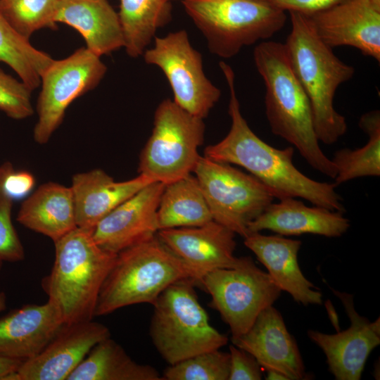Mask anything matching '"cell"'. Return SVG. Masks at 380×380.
<instances>
[{
    "label": "cell",
    "mask_w": 380,
    "mask_h": 380,
    "mask_svg": "<svg viewBox=\"0 0 380 380\" xmlns=\"http://www.w3.org/2000/svg\"><path fill=\"white\" fill-rule=\"evenodd\" d=\"M199 284L210 295V305L229 326L231 338L245 334L281 292L269 274L249 256L241 257L236 267L208 273Z\"/></svg>",
    "instance_id": "obj_10"
},
{
    "label": "cell",
    "mask_w": 380,
    "mask_h": 380,
    "mask_svg": "<svg viewBox=\"0 0 380 380\" xmlns=\"http://www.w3.org/2000/svg\"><path fill=\"white\" fill-rule=\"evenodd\" d=\"M64 324L51 301L27 304L0 317V355L25 360L38 355Z\"/></svg>",
    "instance_id": "obj_19"
},
{
    "label": "cell",
    "mask_w": 380,
    "mask_h": 380,
    "mask_svg": "<svg viewBox=\"0 0 380 380\" xmlns=\"http://www.w3.org/2000/svg\"><path fill=\"white\" fill-rule=\"evenodd\" d=\"M289 15L291 28L284 43L289 59L309 99L317 138L331 145L347 131L345 117L334 107V95L353 77L355 69L318 37L307 15L297 12Z\"/></svg>",
    "instance_id": "obj_3"
},
{
    "label": "cell",
    "mask_w": 380,
    "mask_h": 380,
    "mask_svg": "<svg viewBox=\"0 0 380 380\" xmlns=\"http://www.w3.org/2000/svg\"><path fill=\"white\" fill-rule=\"evenodd\" d=\"M165 185L148 184L102 218L92 229L96 243L118 254L156 236L157 210Z\"/></svg>",
    "instance_id": "obj_17"
},
{
    "label": "cell",
    "mask_w": 380,
    "mask_h": 380,
    "mask_svg": "<svg viewBox=\"0 0 380 380\" xmlns=\"http://www.w3.org/2000/svg\"><path fill=\"white\" fill-rule=\"evenodd\" d=\"M182 4L210 53L222 58L272 37L286 20V12L260 0H182Z\"/></svg>",
    "instance_id": "obj_7"
},
{
    "label": "cell",
    "mask_w": 380,
    "mask_h": 380,
    "mask_svg": "<svg viewBox=\"0 0 380 380\" xmlns=\"http://www.w3.org/2000/svg\"><path fill=\"white\" fill-rule=\"evenodd\" d=\"M331 289L341 300L350 326L334 334L310 329L308 336L324 353L336 380H360L369 354L380 344L379 317L369 322L355 310L353 295Z\"/></svg>",
    "instance_id": "obj_14"
},
{
    "label": "cell",
    "mask_w": 380,
    "mask_h": 380,
    "mask_svg": "<svg viewBox=\"0 0 380 380\" xmlns=\"http://www.w3.org/2000/svg\"><path fill=\"white\" fill-rule=\"evenodd\" d=\"M157 236L184 265L196 284L208 273L239 265L236 234L212 220L203 225L158 230Z\"/></svg>",
    "instance_id": "obj_15"
},
{
    "label": "cell",
    "mask_w": 380,
    "mask_h": 380,
    "mask_svg": "<svg viewBox=\"0 0 380 380\" xmlns=\"http://www.w3.org/2000/svg\"><path fill=\"white\" fill-rule=\"evenodd\" d=\"M169 1H171L172 0H169Z\"/></svg>",
    "instance_id": "obj_41"
},
{
    "label": "cell",
    "mask_w": 380,
    "mask_h": 380,
    "mask_svg": "<svg viewBox=\"0 0 380 380\" xmlns=\"http://www.w3.org/2000/svg\"><path fill=\"white\" fill-rule=\"evenodd\" d=\"M284 12L310 15L327 8L339 0H260Z\"/></svg>",
    "instance_id": "obj_35"
},
{
    "label": "cell",
    "mask_w": 380,
    "mask_h": 380,
    "mask_svg": "<svg viewBox=\"0 0 380 380\" xmlns=\"http://www.w3.org/2000/svg\"><path fill=\"white\" fill-rule=\"evenodd\" d=\"M231 341L251 353L266 372H278L289 380L310 379L296 339L273 305L263 310L245 334Z\"/></svg>",
    "instance_id": "obj_18"
},
{
    "label": "cell",
    "mask_w": 380,
    "mask_h": 380,
    "mask_svg": "<svg viewBox=\"0 0 380 380\" xmlns=\"http://www.w3.org/2000/svg\"><path fill=\"white\" fill-rule=\"evenodd\" d=\"M32 91L21 80L18 81L0 68V110L14 120L32 116Z\"/></svg>",
    "instance_id": "obj_33"
},
{
    "label": "cell",
    "mask_w": 380,
    "mask_h": 380,
    "mask_svg": "<svg viewBox=\"0 0 380 380\" xmlns=\"http://www.w3.org/2000/svg\"><path fill=\"white\" fill-rule=\"evenodd\" d=\"M67 380H163L149 365L133 360L110 337L95 345Z\"/></svg>",
    "instance_id": "obj_25"
},
{
    "label": "cell",
    "mask_w": 380,
    "mask_h": 380,
    "mask_svg": "<svg viewBox=\"0 0 380 380\" xmlns=\"http://www.w3.org/2000/svg\"><path fill=\"white\" fill-rule=\"evenodd\" d=\"M142 56L164 73L177 105L202 119L208 115L221 91L205 75L202 55L192 46L186 30L156 36L153 46Z\"/></svg>",
    "instance_id": "obj_11"
},
{
    "label": "cell",
    "mask_w": 380,
    "mask_h": 380,
    "mask_svg": "<svg viewBox=\"0 0 380 380\" xmlns=\"http://www.w3.org/2000/svg\"><path fill=\"white\" fill-rule=\"evenodd\" d=\"M55 260L42 287L64 324L92 320L101 286L117 254L99 246L92 229L76 227L54 241Z\"/></svg>",
    "instance_id": "obj_4"
},
{
    "label": "cell",
    "mask_w": 380,
    "mask_h": 380,
    "mask_svg": "<svg viewBox=\"0 0 380 380\" xmlns=\"http://www.w3.org/2000/svg\"><path fill=\"white\" fill-rule=\"evenodd\" d=\"M229 353L220 349L203 352L169 365L163 380H228Z\"/></svg>",
    "instance_id": "obj_31"
},
{
    "label": "cell",
    "mask_w": 380,
    "mask_h": 380,
    "mask_svg": "<svg viewBox=\"0 0 380 380\" xmlns=\"http://www.w3.org/2000/svg\"><path fill=\"white\" fill-rule=\"evenodd\" d=\"M56 22L78 31L86 47L99 56L125 46L118 13L108 0H58Z\"/></svg>",
    "instance_id": "obj_23"
},
{
    "label": "cell",
    "mask_w": 380,
    "mask_h": 380,
    "mask_svg": "<svg viewBox=\"0 0 380 380\" xmlns=\"http://www.w3.org/2000/svg\"><path fill=\"white\" fill-rule=\"evenodd\" d=\"M35 184L33 175L27 171L13 170L6 179V188L9 194L15 198H20L27 195Z\"/></svg>",
    "instance_id": "obj_36"
},
{
    "label": "cell",
    "mask_w": 380,
    "mask_h": 380,
    "mask_svg": "<svg viewBox=\"0 0 380 380\" xmlns=\"http://www.w3.org/2000/svg\"><path fill=\"white\" fill-rule=\"evenodd\" d=\"M307 16L331 48L349 46L380 61V0H339Z\"/></svg>",
    "instance_id": "obj_13"
},
{
    "label": "cell",
    "mask_w": 380,
    "mask_h": 380,
    "mask_svg": "<svg viewBox=\"0 0 380 380\" xmlns=\"http://www.w3.org/2000/svg\"><path fill=\"white\" fill-rule=\"evenodd\" d=\"M203 119L165 99L154 113L152 133L143 148L139 172L152 182L167 184L191 175L204 141Z\"/></svg>",
    "instance_id": "obj_8"
},
{
    "label": "cell",
    "mask_w": 380,
    "mask_h": 380,
    "mask_svg": "<svg viewBox=\"0 0 380 380\" xmlns=\"http://www.w3.org/2000/svg\"><path fill=\"white\" fill-rule=\"evenodd\" d=\"M16 220L53 242L77 227L73 194L56 182L40 185L21 203Z\"/></svg>",
    "instance_id": "obj_24"
},
{
    "label": "cell",
    "mask_w": 380,
    "mask_h": 380,
    "mask_svg": "<svg viewBox=\"0 0 380 380\" xmlns=\"http://www.w3.org/2000/svg\"><path fill=\"white\" fill-rule=\"evenodd\" d=\"M186 278L191 279L187 268L156 235L117 254L100 290L94 317L131 305H153L167 286Z\"/></svg>",
    "instance_id": "obj_5"
},
{
    "label": "cell",
    "mask_w": 380,
    "mask_h": 380,
    "mask_svg": "<svg viewBox=\"0 0 380 380\" xmlns=\"http://www.w3.org/2000/svg\"><path fill=\"white\" fill-rule=\"evenodd\" d=\"M360 127L369 139L362 147L336 151L331 159L336 169V186L363 177L380 175V112L375 110L362 115Z\"/></svg>",
    "instance_id": "obj_28"
},
{
    "label": "cell",
    "mask_w": 380,
    "mask_h": 380,
    "mask_svg": "<svg viewBox=\"0 0 380 380\" xmlns=\"http://www.w3.org/2000/svg\"><path fill=\"white\" fill-rule=\"evenodd\" d=\"M190 279L167 286L153 306L149 334L158 353L169 365L197 354L220 349L228 337L209 322Z\"/></svg>",
    "instance_id": "obj_6"
},
{
    "label": "cell",
    "mask_w": 380,
    "mask_h": 380,
    "mask_svg": "<svg viewBox=\"0 0 380 380\" xmlns=\"http://www.w3.org/2000/svg\"><path fill=\"white\" fill-rule=\"evenodd\" d=\"M2 265H3V262L0 261V274H1V269H2Z\"/></svg>",
    "instance_id": "obj_40"
},
{
    "label": "cell",
    "mask_w": 380,
    "mask_h": 380,
    "mask_svg": "<svg viewBox=\"0 0 380 380\" xmlns=\"http://www.w3.org/2000/svg\"><path fill=\"white\" fill-rule=\"evenodd\" d=\"M58 0H0V13L23 37L42 28L55 29Z\"/></svg>",
    "instance_id": "obj_30"
},
{
    "label": "cell",
    "mask_w": 380,
    "mask_h": 380,
    "mask_svg": "<svg viewBox=\"0 0 380 380\" xmlns=\"http://www.w3.org/2000/svg\"><path fill=\"white\" fill-rule=\"evenodd\" d=\"M23 361L0 355V380H6L10 374L15 372Z\"/></svg>",
    "instance_id": "obj_37"
},
{
    "label": "cell",
    "mask_w": 380,
    "mask_h": 380,
    "mask_svg": "<svg viewBox=\"0 0 380 380\" xmlns=\"http://www.w3.org/2000/svg\"><path fill=\"white\" fill-rule=\"evenodd\" d=\"M343 213L323 207L307 206L296 198L270 203L248 227L249 233L270 230L281 236L312 234L339 237L350 227Z\"/></svg>",
    "instance_id": "obj_21"
},
{
    "label": "cell",
    "mask_w": 380,
    "mask_h": 380,
    "mask_svg": "<svg viewBox=\"0 0 380 380\" xmlns=\"http://www.w3.org/2000/svg\"><path fill=\"white\" fill-rule=\"evenodd\" d=\"M118 13L127 53L142 56L153 41L157 30L172 18L169 0H119Z\"/></svg>",
    "instance_id": "obj_27"
},
{
    "label": "cell",
    "mask_w": 380,
    "mask_h": 380,
    "mask_svg": "<svg viewBox=\"0 0 380 380\" xmlns=\"http://www.w3.org/2000/svg\"><path fill=\"white\" fill-rule=\"evenodd\" d=\"M6 308V296L4 292H0V312Z\"/></svg>",
    "instance_id": "obj_39"
},
{
    "label": "cell",
    "mask_w": 380,
    "mask_h": 380,
    "mask_svg": "<svg viewBox=\"0 0 380 380\" xmlns=\"http://www.w3.org/2000/svg\"><path fill=\"white\" fill-rule=\"evenodd\" d=\"M230 367L228 380H260L263 369L248 352L229 346Z\"/></svg>",
    "instance_id": "obj_34"
},
{
    "label": "cell",
    "mask_w": 380,
    "mask_h": 380,
    "mask_svg": "<svg viewBox=\"0 0 380 380\" xmlns=\"http://www.w3.org/2000/svg\"><path fill=\"white\" fill-rule=\"evenodd\" d=\"M53 60L34 48L0 13V62L10 66L31 91L39 87L42 75Z\"/></svg>",
    "instance_id": "obj_29"
},
{
    "label": "cell",
    "mask_w": 380,
    "mask_h": 380,
    "mask_svg": "<svg viewBox=\"0 0 380 380\" xmlns=\"http://www.w3.org/2000/svg\"><path fill=\"white\" fill-rule=\"evenodd\" d=\"M267 380H289V379L281 373H279L276 371L269 370L267 371Z\"/></svg>",
    "instance_id": "obj_38"
},
{
    "label": "cell",
    "mask_w": 380,
    "mask_h": 380,
    "mask_svg": "<svg viewBox=\"0 0 380 380\" xmlns=\"http://www.w3.org/2000/svg\"><path fill=\"white\" fill-rule=\"evenodd\" d=\"M219 65L229 90L228 112L232 123L229 132L220 141L205 147L203 156L245 168L270 188L279 200L300 198L314 205L343 213L342 198L336 191L334 183L307 177L293 165V147L274 148L252 131L240 110L232 68L224 61Z\"/></svg>",
    "instance_id": "obj_1"
},
{
    "label": "cell",
    "mask_w": 380,
    "mask_h": 380,
    "mask_svg": "<svg viewBox=\"0 0 380 380\" xmlns=\"http://www.w3.org/2000/svg\"><path fill=\"white\" fill-rule=\"evenodd\" d=\"M14 170L11 163L0 165V261L19 262L25 258L23 246L11 220L13 197L6 188V179Z\"/></svg>",
    "instance_id": "obj_32"
},
{
    "label": "cell",
    "mask_w": 380,
    "mask_h": 380,
    "mask_svg": "<svg viewBox=\"0 0 380 380\" xmlns=\"http://www.w3.org/2000/svg\"><path fill=\"white\" fill-rule=\"evenodd\" d=\"M301 241L281 235H263L253 232L244 238L250 249L267 270V273L282 291L289 293L298 303L321 305L322 294L302 273L298 262Z\"/></svg>",
    "instance_id": "obj_20"
},
{
    "label": "cell",
    "mask_w": 380,
    "mask_h": 380,
    "mask_svg": "<svg viewBox=\"0 0 380 380\" xmlns=\"http://www.w3.org/2000/svg\"><path fill=\"white\" fill-rule=\"evenodd\" d=\"M253 60L265 86V114L272 132L293 145L313 169L334 179L336 167L319 146L309 99L293 70L284 43H259Z\"/></svg>",
    "instance_id": "obj_2"
},
{
    "label": "cell",
    "mask_w": 380,
    "mask_h": 380,
    "mask_svg": "<svg viewBox=\"0 0 380 380\" xmlns=\"http://www.w3.org/2000/svg\"><path fill=\"white\" fill-rule=\"evenodd\" d=\"M100 57L81 47L65 58L53 60L44 72L37 103L38 119L33 131L37 143H47L62 123L70 104L94 89L103 78L107 68Z\"/></svg>",
    "instance_id": "obj_12"
},
{
    "label": "cell",
    "mask_w": 380,
    "mask_h": 380,
    "mask_svg": "<svg viewBox=\"0 0 380 380\" xmlns=\"http://www.w3.org/2000/svg\"><path fill=\"white\" fill-rule=\"evenodd\" d=\"M151 182H154L141 174L129 180L116 182L98 168L75 174L70 188L77 227L93 229L110 211Z\"/></svg>",
    "instance_id": "obj_22"
},
{
    "label": "cell",
    "mask_w": 380,
    "mask_h": 380,
    "mask_svg": "<svg viewBox=\"0 0 380 380\" xmlns=\"http://www.w3.org/2000/svg\"><path fill=\"white\" fill-rule=\"evenodd\" d=\"M212 220L195 176L191 174L165 185L157 210L158 230L199 227Z\"/></svg>",
    "instance_id": "obj_26"
},
{
    "label": "cell",
    "mask_w": 380,
    "mask_h": 380,
    "mask_svg": "<svg viewBox=\"0 0 380 380\" xmlns=\"http://www.w3.org/2000/svg\"><path fill=\"white\" fill-rule=\"evenodd\" d=\"M213 220L243 239L248 224L272 203L270 188L230 164L200 156L194 170Z\"/></svg>",
    "instance_id": "obj_9"
},
{
    "label": "cell",
    "mask_w": 380,
    "mask_h": 380,
    "mask_svg": "<svg viewBox=\"0 0 380 380\" xmlns=\"http://www.w3.org/2000/svg\"><path fill=\"white\" fill-rule=\"evenodd\" d=\"M110 336L106 325L93 320L64 324L38 355L23 361L6 380H67L93 347Z\"/></svg>",
    "instance_id": "obj_16"
}]
</instances>
